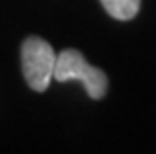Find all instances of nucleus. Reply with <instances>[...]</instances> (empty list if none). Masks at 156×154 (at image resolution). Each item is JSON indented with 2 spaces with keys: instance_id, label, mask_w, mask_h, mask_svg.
<instances>
[{
  "instance_id": "nucleus-1",
  "label": "nucleus",
  "mask_w": 156,
  "mask_h": 154,
  "mask_svg": "<svg viewBox=\"0 0 156 154\" xmlns=\"http://www.w3.org/2000/svg\"><path fill=\"white\" fill-rule=\"evenodd\" d=\"M54 80L56 82H80L92 100H100L108 92V76L104 70L86 62L82 52L74 48H66L56 54L54 64Z\"/></svg>"
},
{
  "instance_id": "nucleus-2",
  "label": "nucleus",
  "mask_w": 156,
  "mask_h": 154,
  "mask_svg": "<svg viewBox=\"0 0 156 154\" xmlns=\"http://www.w3.org/2000/svg\"><path fill=\"white\" fill-rule=\"evenodd\" d=\"M20 64L26 84L36 92H44L54 80L56 52L40 36H28L20 46Z\"/></svg>"
},
{
  "instance_id": "nucleus-3",
  "label": "nucleus",
  "mask_w": 156,
  "mask_h": 154,
  "mask_svg": "<svg viewBox=\"0 0 156 154\" xmlns=\"http://www.w3.org/2000/svg\"><path fill=\"white\" fill-rule=\"evenodd\" d=\"M100 4L114 20H132L140 10V0H100Z\"/></svg>"
}]
</instances>
